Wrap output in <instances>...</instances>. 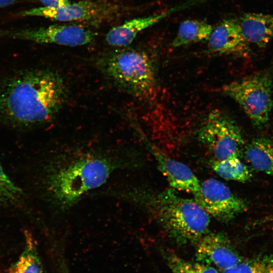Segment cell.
I'll list each match as a JSON object with an SVG mask.
<instances>
[{
	"label": "cell",
	"instance_id": "3957f363",
	"mask_svg": "<svg viewBox=\"0 0 273 273\" xmlns=\"http://www.w3.org/2000/svg\"><path fill=\"white\" fill-rule=\"evenodd\" d=\"M174 190L154 195L138 192L127 195L145 203L172 237L182 242L199 241L207 234L209 214L194 199L181 197Z\"/></svg>",
	"mask_w": 273,
	"mask_h": 273
},
{
	"label": "cell",
	"instance_id": "52a82bcc",
	"mask_svg": "<svg viewBox=\"0 0 273 273\" xmlns=\"http://www.w3.org/2000/svg\"><path fill=\"white\" fill-rule=\"evenodd\" d=\"M120 7L105 1L85 0L60 8L38 7L19 13L22 16H41L63 22L74 21L102 22L121 12Z\"/></svg>",
	"mask_w": 273,
	"mask_h": 273
},
{
	"label": "cell",
	"instance_id": "ba28073f",
	"mask_svg": "<svg viewBox=\"0 0 273 273\" xmlns=\"http://www.w3.org/2000/svg\"><path fill=\"white\" fill-rule=\"evenodd\" d=\"M96 35L94 31L87 27L74 24H55L17 30H0V36L70 47L89 43L94 39Z\"/></svg>",
	"mask_w": 273,
	"mask_h": 273
},
{
	"label": "cell",
	"instance_id": "2e32d148",
	"mask_svg": "<svg viewBox=\"0 0 273 273\" xmlns=\"http://www.w3.org/2000/svg\"><path fill=\"white\" fill-rule=\"evenodd\" d=\"M213 29V26L205 21L198 20H185L180 24L172 46L177 48L207 40Z\"/></svg>",
	"mask_w": 273,
	"mask_h": 273
},
{
	"label": "cell",
	"instance_id": "7a4b0ae2",
	"mask_svg": "<svg viewBox=\"0 0 273 273\" xmlns=\"http://www.w3.org/2000/svg\"><path fill=\"white\" fill-rule=\"evenodd\" d=\"M115 166L109 159L90 153L58 158L46 170L47 191L60 208H68L86 192L102 185Z\"/></svg>",
	"mask_w": 273,
	"mask_h": 273
},
{
	"label": "cell",
	"instance_id": "7402d4cb",
	"mask_svg": "<svg viewBox=\"0 0 273 273\" xmlns=\"http://www.w3.org/2000/svg\"><path fill=\"white\" fill-rule=\"evenodd\" d=\"M44 7L51 8H60L70 4L69 0H39Z\"/></svg>",
	"mask_w": 273,
	"mask_h": 273
},
{
	"label": "cell",
	"instance_id": "8fae6325",
	"mask_svg": "<svg viewBox=\"0 0 273 273\" xmlns=\"http://www.w3.org/2000/svg\"><path fill=\"white\" fill-rule=\"evenodd\" d=\"M144 141L154 155L159 169L173 189L192 194L199 190L200 183L190 167L163 154L145 138Z\"/></svg>",
	"mask_w": 273,
	"mask_h": 273
},
{
	"label": "cell",
	"instance_id": "8992f818",
	"mask_svg": "<svg viewBox=\"0 0 273 273\" xmlns=\"http://www.w3.org/2000/svg\"><path fill=\"white\" fill-rule=\"evenodd\" d=\"M198 138L216 160L239 156L244 144L238 125L217 110L208 114L199 129Z\"/></svg>",
	"mask_w": 273,
	"mask_h": 273
},
{
	"label": "cell",
	"instance_id": "44dd1931",
	"mask_svg": "<svg viewBox=\"0 0 273 273\" xmlns=\"http://www.w3.org/2000/svg\"><path fill=\"white\" fill-rule=\"evenodd\" d=\"M222 273H273V260L268 258L242 260Z\"/></svg>",
	"mask_w": 273,
	"mask_h": 273
},
{
	"label": "cell",
	"instance_id": "277c9868",
	"mask_svg": "<svg viewBox=\"0 0 273 273\" xmlns=\"http://www.w3.org/2000/svg\"><path fill=\"white\" fill-rule=\"evenodd\" d=\"M100 66L106 75L127 93L144 100L155 97L154 69L145 52L134 50L114 52L103 59Z\"/></svg>",
	"mask_w": 273,
	"mask_h": 273
},
{
	"label": "cell",
	"instance_id": "9a60e30c",
	"mask_svg": "<svg viewBox=\"0 0 273 273\" xmlns=\"http://www.w3.org/2000/svg\"><path fill=\"white\" fill-rule=\"evenodd\" d=\"M244 156L252 169L273 175V139H253L246 147Z\"/></svg>",
	"mask_w": 273,
	"mask_h": 273
},
{
	"label": "cell",
	"instance_id": "7c38bea8",
	"mask_svg": "<svg viewBox=\"0 0 273 273\" xmlns=\"http://www.w3.org/2000/svg\"><path fill=\"white\" fill-rule=\"evenodd\" d=\"M207 40L208 51L211 53L244 56L248 51V43L236 20L221 22L213 28Z\"/></svg>",
	"mask_w": 273,
	"mask_h": 273
},
{
	"label": "cell",
	"instance_id": "603a6c76",
	"mask_svg": "<svg viewBox=\"0 0 273 273\" xmlns=\"http://www.w3.org/2000/svg\"><path fill=\"white\" fill-rule=\"evenodd\" d=\"M21 0H0V8L10 6Z\"/></svg>",
	"mask_w": 273,
	"mask_h": 273
},
{
	"label": "cell",
	"instance_id": "d6986e66",
	"mask_svg": "<svg viewBox=\"0 0 273 273\" xmlns=\"http://www.w3.org/2000/svg\"><path fill=\"white\" fill-rule=\"evenodd\" d=\"M166 263L173 273H219L211 265L186 260L173 253L165 254Z\"/></svg>",
	"mask_w": 273,
	"mask_h": 273
},
{
	"label": "cell",
	"instance_id": "5bb4252c",
	"mask_svg": "<svg viewBox=\"0 0 273 273\" xmlns=\"http://www.w3.org/2000/svg\"><path fill=\"white\" fill-rule=\"evenodd\" d=\"M238 22L248 43L264 47L273 39V14L247 13Z\"/></svg>",
	"mask_w": 273,
	"mask_h": 273
},
{
	"label": "cell",
	"instance_id": "6da1fadb",
	"mask_svg": "<svg viewBox=\"0 0 273 273\" xmlns=\"http://www.w3.org/2000/svg\"><path fill=\"white\" fill-rule=\"evenodd\" d=\"M66 98L65 83L56 72L19 71L0 82V119L14 127H36L52 120Z\"/></svg>",
	"mask_w": 273,
	"mask_h": 273
},
{
	"label": "cell",
	"instance_id": "4fadbf2b",
	"mask_svg": "<svg viewBox=\"0 0 273 273\" xmlns=\"http://www.w3.org/2000/svg\"><path fill=\"white\" fill-rule=\"evenodd\" d=\"M188 4L174 7L164 13L125 21L121 25L112 28L108 32L106 41L114 47L127 46L133 41L138 33L159 22L171 13L185 8Z\"/></svg>",
	"mask_w": 273,
	"mask_h": 273
},
{
	"label": "cell",
	"instance_id": "5b68a950",
	"mask_svg": "<svg viewBox=\"0 0 273 273\" xmlns=\"http://www.w3.org/2000/svg\"><path fill=\"white\" fill-rule=\"evenodd\" d=\"M223 94L242 107L254 125L265 126L272 107V84L266 73H259L222 87Z\"/></svg>",
	"mask_w": 273,
	"mask_h": 273
},
{
	"label": "cell",
	"instance_id": "e0dca14e",
	"mask_svg": "<svg viewBox=\"0 0 273 273\" xmlns=\"http://www.w3.org/2000/svg\"><path fill=\"white\" fill-rule=\"evenodd\" d=\"M24 249L11 267L12 273H43L42 265L31 235L25 234Z\"/></svg>",
	"mask_w": 273,
	"mask_h": 273
},
{
	"label": "cell",
	"instance_id": "9c48e42d",
	"mask_svg": "<svg viewBox=\"0 0 273 273\" xmlns=\"http://www.w3.org/2000/svg\"><path fill=\"white\" fill-rule=\"evenodd\" d=\"M194 199L209 214L221 221H228L246 209L245 202L221 181L209 178L200 183Z\"/></svg>",
	"mask_w": 273,
	"mask_h": 273
},
{
	"label": "cell",
	"instance_id": "30bf717a",
	"mask_svg": "<svg viewBox=\"0 0 273 273\" xmlns=\"http://www.w3.org/2000/svg\"><path fill=\"white\" fill-rule=\"evenodd\" d=\"M198 261L213 264L222 271L229 269L242 259L226 238L219 234H206L199 241Z\"/></svg>",
	"mask_w": 273,
	"mask_h": 273
},
{
	"label": "cell",
	"instance_id": "ac0fdd59",
	"mask_svg": "<svg viewBox=\"0 0 273 273\" xmlns=\"http://www.w3.org/2000/svg\"><path fill=\"white\" fill-rule=\"evenodd\" d=\"M211 166L218 175L227 180L245 182L251 177L249 167L239 158V156L221 160H214Z\"/></svg>",
	"mask_w": 273,
	"mask_h": 273
},
{
	"label": "cell",
	"instance_id": "ffe728a7",
	"mask_svg": "<svg viewBox=\"0 0 273 273\" xmlns=\"http://www.w3.org/2000/svg\"><path fill=\"white\" fill-rule=\"evenodd\" d=\"M23 195L5 171L0 161V206H9L18 202Z\"/></svg>",
	"mask_w": 273,
	"mask_h": 273
}]
</instances>
